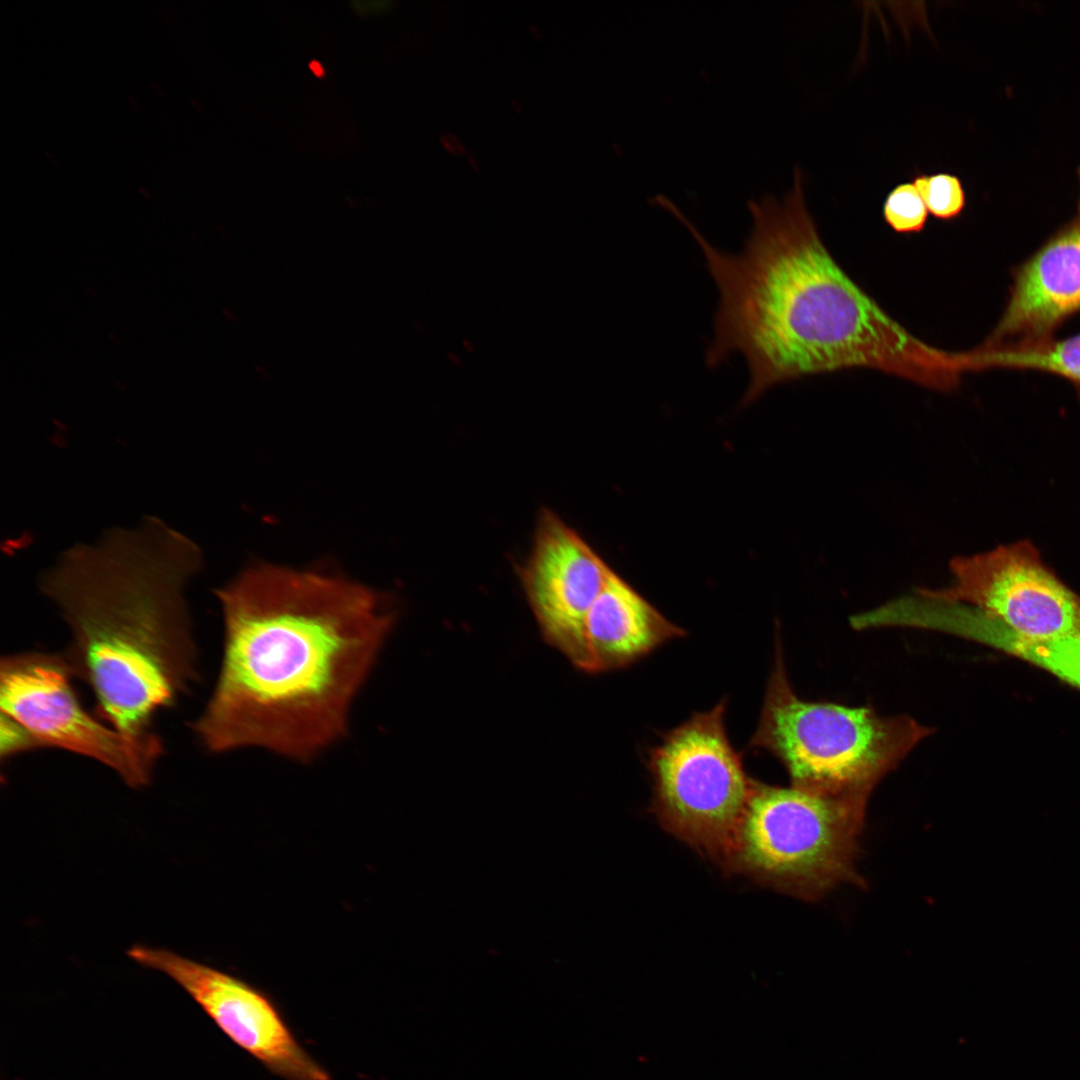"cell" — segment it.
<instances>
[{
    "label": "cell",
    "mask_w": 1080,
    "mask_h": 1080,
    "mask_svg": "<svg viewBox=\"0 0 1080 1080\" xmlns=\"http://www.w3.org/2000/svg\"><path fill=\"white\" fill-rule=\"evenodd\" d=\"M684 633L613 571L586 619L590 672L624 667Z\"/></svg>",
    "instance_id": "7c38bea8"
},
{
    "label": "cell",
    "mask_w": 1080,
    "mask_h": 1080,
    "mask_svg": "<svg viewBox=\"0 0 1080 1080\" xmlns=\"http://www.w3.org/2000/svg\"><path fill=\"white\" fill-rule=\"evenodd\" d=\"M977 370H1037L1080 386V334L1063 340L988 345L974 349Z\"/></svg>",
    "instance_id": "5bb4252c"
},
{
    "label": "cell",
    "mask_w": 1080,
    "mask_h": 1080,
    "mask_svg": "<svg viewBox=\"0 0 1080 1080\" xmlns=\"http://www.w3.org/2000/svg\"><path fill=\"white\" fill-rule=\"evenodd\" d=\"M1 756L10 757L22 751L42 747L38 740L19 722L1 713Z\"/></svg>",
    "instance_id": "e0dca14e"
},
{
    "label": "cell",
    "mask_w": 1080,
    "mask_h": 1080,
    "mask_svg": "<svg viewBox=\"0 0 1080 1080\" xmlns=\"http://www.w3.org/2000/svg\"><path fill=\"white\" fill-rule=\"evenodd\" d=\"M882 215L885 223L896 233L912 234L924 230L927 207L912 181L899 183L886 195Z\"/></svg>",
    "instance_id": "2e32d148"
},
{
    "label": "cell",
    "mask_w": 1080,
    "mask_h": 1080,
    "mask_svg": "<svg viewBox=\"0 0 1080 1080\" xmlns=\"http://www.w3.org/2000/svg\"><path fill=\"white\" fill-rule=\"evenodd\" d=\"M918 189L928 213L934 218L951 221L958 218L966 206V193L961 179L952 173L917 172L911 178Z\"/></svg>",
    "instance_id": "9a60e30c"
},
{
    "label": "cell",
    "mask_w": 1080,
    "mask_h": 1080,
    "mask_svg": "<svg viewBox=\"0 0 1080 1080\" xmlns=\"http://www.w3.org/2000/svg\"><path fill=\"white\" fill-rule=\"evenodd\" d=\"M796 168L781 197L747 203L751 230L743 249L714 247L693 225L719 301L705 361L716 367L744 357L749 405L782 382L868 368L949 391L969 372L966 352L936 348L911 334L865 292L831 255L806 206Z\"/></svg>",
    "instance_id": "7a4b0ae2"
},
{
    "label": "cell",
    "mask_w": 1080,
    "mask_h": 1080,
    "mask_svg": "<svg viewBox=\"0 0 1080 1080\" xmlns=\"http://www.w3.org/2000/svg\"><path fill=\"white\" fill-rule=\"evenodd\" d=\"M1080 311V217L1018 270L1006 308L985 344L1048 339Z\"/></svg>",
    "instance_id": "8fae6325"
},
{
    "label": "cell",
    "mask_w": 1080,
    "mask_h": 1080,
    "mask_svg": "<svg viewBox=\"0 0 1080 1080\" xmlns=\"http://www.w3.org/2000/svg\"><path fill=\"white\" fill-rule=\"evenodd\" d=\"M612 572L573 529L542 513L522 584L544 639L585 672L586 619Z\"/></svg>",
    "instance_id": "30bf717a"
},
{
    "label": "cell",
    "mask_w": 1080,
    "mask_h": 1080,
    "mask_svg": "<svg viewBox=\"0 0 1080 1080\" xmlns=\"http://www.w3.org/2000/svg\"><path fill=\"white\" fill-rule=\"evenodd\" d=\"M63 653L2 657L1 713L23 725L42 746L61 748L112 769L128 786L151 782L162 742H137L87 712L71 684Z\"/></svg>",
    "instance_id": "52a82bcc"
},
{
    "label": "cell",
    "mask_w": 1080,
    "mask_h": 1080,
    "mask_svg": "<svg viewBox=\"0 0 1080 1080\" xmlns=\"http://www.w3.org/2000/svg\"><path fill=\"white\" fill-rule=\"evenodd\" d=\"M952 582L919 593L974 607L1028 638L1080 636V596L1044 564L1028 541L954 558Z\"/></svg>",
    "instance_id": "ba28073f"
},
{
    "label": "cell",
    "mask_w": 1080,
    "mask_h": 1080,
    "mask_svg": "<svg viewBox=\"0 0 1080 1080\" xmlns=\"http://www.w3.org/2000/svg\"><path fill=\"white\" fill-rule=\"evenodd\" d=\"M203 565L199 546L155 516L112 527L63 551L38 586L70 633L62 652L91 687L111 727L160 739L154 716L199 679L185 589Z\"/></svg>",
    "instance_id": "3957f363"
},
{
    "label": "cell",
    "mask_w": 1080,
    "mask_h": 1080,
    "mask_svg": "<svg viewBox=\"0 0 1080 1080\" xmlns=\"http://www.w3.org/2000/svg\"><path fill=\"white\" fill-rule=\"evenodd\" d=\"M215 595L222 662L194 734L213 753L259 747L312 760L344 736L394 626L393 601L342 576L267 563Z\"/></svg>",
    "instance_id": "6da1fadb"
},
{
    "label": "cell",
    "mask_w": 1080,
    "mask_h": 1080,
    "mask_svg": "<svg viewBox=\"0 0 1080 1080\" xmlns=\"http://www.w3.org/2000/svg\"><path fill=\"white\" fill-rule=\"evenodd\" d=\"M949 631L1029 662L1080 689V636L1024 637L969 606L953 614Z\"/></svg>",
    "instance_id": "4fadbf2b"
},
{
    "label": "cell",
    "mask_w": 1080,
    "mask_h": 1080,
    "mask_svg": "<svg viewBox=\"0 0 1080 1080\" xmlns=\"http://www.w3.org/2000/svg\"><path fill=\"white\" fill-rule=\"evenodd\" d=\"M757 729L750 746L772 753L794 786L867 798L933 729L906 715L869 707L809 702L792 689L779 639Z\"/></svg>",
    "instance_id": "277c9868"
},
{
    "label": "cell",
    "mask_w": 1080,
    "mask_h": 1080,
    "mask_svg": "<svg viewBox=\"0 0 1080 1080\" xmlns=\"http://www.w3.org/2000/svg\"><path fill=\"white\" fill-rule=\"evenodd\" d=\"M128 956L180 985L238 1046L284 1080H330L299 1044L273 1000L231 974L172 951L136 945Z\"/></svg>",
    "instance_id": "9c48e42d"
},
{
    "label": "cell",
    "mask_w": 1080,
    "mask_h": 1080,
    "mask_svg": "<svg viewBox=\"0 0 1080 1080\" xmlns=\"http://www.w3.org/2000/svg\"><path fill=\"white\" fill-rule=\"evenodd\" d=\"M724 712L720 702L695 713L649 756L662 825L722 865L754 784L727 738Z\"/></svg>",
    "instance_id": "8992f818"
},
{
    "label": "cell",
    "mask_w": 1080,
    "mask_h": 1080,
    "mask_svg": "<svg viewBox=\"0 0 1080 1080\" xmlns=\"http://www.w3.org/2000/svg\"><path fill=\"white\" fill-rule=\"evenodd\" d=\"M867 801L754 782L723 865L805 900L858 884Z\"/></svg>",
    "instance_id": "5b68a950"
}]
</instances>
